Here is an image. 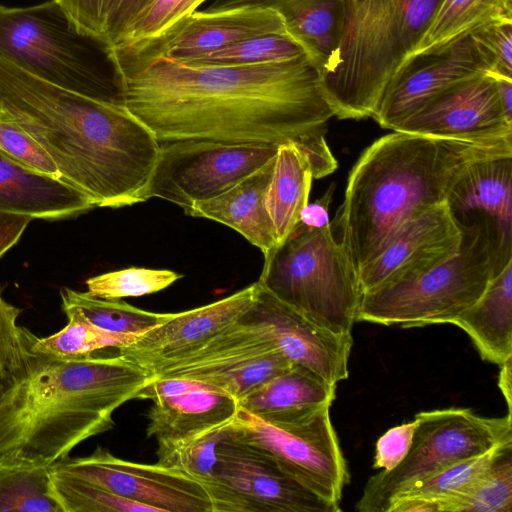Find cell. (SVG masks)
<instances>
[{
	"label": "cell",
	"mask_w": 512,
	"mask_h": 512,
	"mask_svg": "<svg viewBox=\"0 0 512 512\" xmlns=\"http://www.w3.org/2000/svg\"><path fill=\"white\" fill-rule=\"evenodd\" d=\"M123 105L158 142H295L334 116L308 55L251 65H190L110 52Z\"/></svg>",
	"instance_id": "6da1fadb"
},
{
	"label": "cell",
	"mask_w": 512,
	"mask_h": 512,
	"mask_svg": "<svg viewBox=\"0 0 512 512\" xmlns=\"http://www.w3.org/2000/svg\"><path fill=\"white\" fill-rule=\"evenodd\" d=\"M0 106L50 155L60 179L96 207L147 200L160 143L124 105L60 88L0 58Z\"/></svg>",
	"instance_id": "7a4b0ae2"
},
{
	"label": "cell",
	"mask_w": 512,
	"mask_h": 512,
	"mask_svg": "<svg viewBox=\"0 0 512 512\" xmlns=\"http://www.w3.org/2000/svg\"><path fill=\"white\" fill-rule=\"evenodd\" d=\"M512 154V141L467 142L393 131L360 155L335 222L356 272L425 209L447 201L473 164Z\"/></svg>",
	"instance_id": "3957f363"
},
{
	"label": "cell",
	"mask_w": 512,
	"mask_h": 512,
	"mask_svg": "<svg viewBox=\"0 0 512 512\" xmlns=\"http://www.w3.org/2000/svg\"><path fill=\"white\" fill-rule=\"evenodd\" d=\"M152 377L120 354L38 353L29 372L0 397V461L52 466L112 429L113 412Z\"/></svg>",
	"instance_id": "277c9868"
},
{
	"label": "cell",
	"mask_w": 512,
	"mask_h": 512,
	"mask_svg": "<svg viewBox=\"0 0 512 512\" xmlns=\"http://www.w3.org/2000/svg\"><path fill=\"white\" fill-rule=\"evenodd\" d=\"M441 1L342 0L336 45L320 70L321 89L334 116L373 117Z\"/></svg>",
	"instance_id": "5b68a950"
},
{
	"label": "cell",
	"mask_w": 512,
	"mask_h": 512,
	"mask_svg": "<svg viewBox=\"0 0 512 512\" xmlns=\"http://www.w3.org/2000/svg\"><path fill=\"white\" fill-rule=\"evenodd\" d=\"M0 58L60 88L123 105L108 45L80 31L56 0L0 6Z\"/></svg>",
	"instance_id": "8992f818"
},
{
	"label": "cell",
	"mask_w": 512,
	"mask_h": 512,
	"mask_svg": "<svg viewBox=\"0 0 512 512\" xmlns=\"http://www.w3.org/2000/svg\"><path fill=\"white\" fill-rule=\"evenodd\" d=\"M461 227L457 254L413 278L362 293L356 321L421 327L448 323L473 305L496 275L495 235L479 215Z\"/></svg>",
	"instance_id": "52a82bcc"
},
{
	"label": "cell",
	"mask_w": 512,
	"mask_h": 512,
	"mask_svg": "<svg viewBox=\"0 0 512 512\" xmlns=\"http://www.w3.org/2000/svg\"><path fill=\"white\" fill-rule=\"evenodd\" d=\"M257 282L315 325L336 334L351 333L362 292L331 223L321 228L298 223L264 258Z\"/></svg>",
	"instance_id": "ba28073f"
},
{
	"label": "cell",
	"mask_w": 512,
	"mask_h": 512,
	"mask_svg": "<svg viewBox=\"0 0 512 512\" xmlns=\"http://www.w3.org/2000/svg\"><path fill=\"white\" fill-rule=\"evenodd\" d=\"M411 447L392 470L371 476L355 505L359 512H387L401 491L459 461L512 440V417H483L469 408L423 411Z\"/></svg>",
	"instance_id": "9c48e42d"
},
{
	"label": "cell",
	"mask_w": 512,
	"mask_h": 512,
	"mask_svg": "<svg viewBox=\"0 0 512 512\" xmlns=\"http://www.w3.org/2000/svg\"><path fill=\"white\" fill-rule=\"evenodd\" d=\"M230 425V424H229ZM216 465L202 483L212 512H339L261 448L229 430L216 446Z\"/></svg>",
	"instance_id": "30bf717a"
},
{
	"label": "cell",
	"mask_w": 512,
	"mask_h": 512,
	"mask_svg": "<svg viewBox=\"0 0 512 512\" xmlns=\"http://www.w3.org/2000/svg\"><path fill=\"white\" fill-rule=\"evenodd\" d=\"M278 145L180 140L160 145L146 191L147 200L160 198L188 211L215 198L261 168Z\"/></svg>",
	"instance_id": "8fae6325"
},
{
	"label": "cell",
	"mask_w": 512,
	"mask_h": 512,
	"mask_svg": "<svg viewBox=\"0 0 512 512\" xmlns=\"http://www.w3.org/2000/svg\"><path fill=\"white\" fill-rule=\"evenodd\" d=\"M229 430L237 439L269 453L318 495L340 505L349 473L329 406L288 424L269 423L239 406Z\"/></svg>",
	"instance_id": "7c38bea8"
},
{
	"label": "cell",
	"mask_w": 512,
	"mask_h": 512,
	"mask_svg": "<svg viewBox=\"0 0 512 512\" xmlns=\"http://www.w3.org/2000/svg\"><path fill=\"white\" fill-rule=\"evenodd\" d=\"M52 469L89 482L157 512H212L204 486L196 479L159 463L123 460L97 447L85 457H66Z\"/></svg>",
	"instance_id": "4fadbf2b"
},
{
	"label": "cell",
	"mask_w": 512,
	"mask_h": 512,
	"mask_svg": "<svg viewBox=\"0 0 512 512\" xmlns=\"http://www.w3.org/2000/svg\"><path fill=\"white\" fill-rule=\"evenodd\" d=\"M233 325L331 384L348 377L352 334H336L315 325L258 282L253 301Z\"/></svg>",
	"instance_id": "5bb4252c"
},
{
	"label": "cell",
	"mask_w": 512,
	"mask_h": 512,
	"mask_svg": "<svg viewBox=\"0 0 512 512\" xmlns=\"http://www.w3.org/2000/svg\"><path fill=\"white\" fill-rule=\"evenodd\" d=\"M490 72L471 33L447 46L409 55L390 80L373 119L394 130L451 87Z\"/></svg>",
	"instance_id": "9a60e30c"
},
{
	"label": "cell",
	"mask_w": 512,
	"mask_h": 512,
	"mask_svg": "<svg viewBox=\"0 0 512 512\" xmlns=\"http://www.w3.org/2000/svg\"><path fill=\"white\" fill-rule=\"evenodd\" d=\"M292 365L280 352L232 324L198 351L152 376L198 381L239 402Z\"/></svg>",
	"instance_id": "2e32d148"
},
{
	"label": "cell",
	"mask_w": 512,
	"mask_h": 512,
	"mask_svg": "<svg viewBox=\"0 0 512 512\" xmlns=\"http://www.w3.org/2000/svg\"><path fill=\"white\" fill-rule=\"evenodd\" d=\"M392 131L467 142L512 141L495 78L481 74L439 95Z\"/></svg>",
	"instance_id": "e0dca14e"
},
{
	"label": "cell",
	"mask_w": 512,
	"mask_h": 512,
	"mask_svg": "<svg viewBox=\"0 0 512 512\" xmlns=\"http://www.w3.org/2000/svg\"><path fill=\"white\" fill-rule=\"evenodd\" d=\"M463 231L446 202L406 222L371 261L357 271L362 293L413 278L450 259L460 249Z\"/></svg>",
	"instance_id": "ac0fdd59"
},
{
	"label": "cell",
	"mask_w": 512,
	"mask_h": 512,
	"mask_svg": "<svg viewBox=\"0 0 512 512\" xmlns=\"http://www.w3.org/2000/svg\"><path fill=\"white\" fill-rule=\"evenodd\" d=\"M267 34H290L283 16L274 9L195 11L156 38L110 51L134 58L165 57L185 61Z\"/></svg>",
	"instance_id": "d6986e66"
},
{
	"label": "cell",
	"mask_w": 512,
	"mask_h": 512,
	"mask_svg": "<svg viewBox=\"0 0 512 512\" xmlns=\"http://www.w3.org/2000/svg\"><path fill=\"white\" fill-rule=\"evenodd\" d=\"M257 281L216 302L172 313L119 354L153 374L159 368L198 351L232 325L251 304Z\"/></svg>",
	"instance_id": "ffe728a7"
},
{
	"label": "cell",
	"mask_w": 512,
	"mask_h": 512,
	"mask_svg": "<svg viewBox=\"0 0 512 512\" xmlns=\"http://www.w3.org/2000/svg\"><path fill=\"white\" fill-rule=\"evenodd\" d=\"M446 203L460 225L477 215L490 221L497 275L512 261V154L471 165L452 187Z\"/></svg>",
	"instance_id": "44dd1931"
},
{
	"label": "cell",
	"mask_w": 512,
	"mask_h": 512,
	"mask_svg": "<svg viewBox=\"0 0 512 512\" xmlns=\"http://www.w3.org/2000/svg\"><path fill=\"white\" fill-rule=\"evenodd\" d=\"M94 207V202L80 190L33 171L0 150V211L57 220Z\"/></svg>",
	"instance_id": "7402d4cb"
},
{
	"label": "cell",
	"mask_w": 512,
	"mask_h": 512,
	"mask_svg": "<svg viewBox=\"0 0 512 512\" xmlns=\"http://www.w3.org/2000/svg\"><path fill=\"white\" fill-rule=\"evenodd\" d=\"M275 156L228 191L194 204L185 214L210 219L232 228L259 248L266 258L277 246L273 224L265 205Z\"/></svg>",
	"instance_id": "603a6c76"
},
{
	"label": "cell",
	"mask_w": 512,
	"mask_h": 512,
	"mask_svg": "<svg viewBox=\"0 0 512 512\" xmlns=\"http://www.w3.org/2000/svg\"><path fill=\"white\" fill-rule=\"evenodd\" d=\"M336 397V385L312 370L293 364L249 393L238 404L254 416L273 424L305 420Z\"/></svg>",
	"instance_id": "cb8c5ba5"
},
{
	"label": "cell",
	"mask_w": 512,
	"mask_h": 512,
	"mask_svg": "<svg viewBox=\"0 0 512 512\" xmlns=\"http://www.w3.org/2000/svg\"><path fill=\"white\" fill-rule=\"evenodd\" d=\"M448 323L468 334L484 360L501 365L512 357V261L473 305Z\"/></svg>",
	"instance_id": "d4e9b609"
},
{
	"label": "cell",
	"mask_w": 512,
	"mask_h": 512,
	"mask_svg": "<svg viewBox=\"0 0 512 512\" xmlns=\"http://www.w3.org/2000/svg\"><path fill=\"white\" fill-rule=\"evenodd\" d=\"M152 401L146 434L157 441L186 437L230 422L239 408L234 397L213 387Z\"/></svg>",
	"instance_id": "484cf974"
},
{
	"label": "cell",
	"mask_w": 512,
	"mask_h": 512,
	"mask_svg": "<svg viewBox=\"0 0 512 512\" xmlns=\"http://www.w3.org/2000/svg\"><path fill=\"white\" fill-rule=\"evenodd\" d=\"M313 177L309 164L293 142L278 145L265 205L281 245L299 223L308 204Z\"/></svg>",
	"instance_id": "4316f807"
},
{
	"label": "cell",
	"mask_w": 512,
	"mask_h": 512,
	"mask_svg": "<svg viewBox=\"0 0 512 512\" xmlns=\"http://www.w3.org/2000/svg\"><path fill=\"white\" fill-rule=\"evenodd\" d=\"M342 0H278L276 11L289 33L306 49L319 71L337 41Z\"/></svg>",
	"instance_id": "83f0119b"
},
{
	"label": "cell",
	"mask_w": 512,
	"mask_h": 512,
	"mask_svg": "<svg viewBox=\"0 0 512 512\" xmlns=\"http://www.w3.org/2000/svg\"><path fill=\"white\" fill-rule=\"evenodd\" d=\"M501 19L512 20L511 0H442L415 48V53L438 49Z\"/></svg>",
	"instance_id": "f1b7e54d"
},
{
	"label": "cell",
	"mask_w": 512,
	"mask_h": 512,
	"mask_svg": "<svg viewBox=\"0 0 512 512\" xmlns=\"http://www.w3.org/2000/svg\"><path fill=\"white\" fill-rule=\"evenodd\" d=\"M60 296L65 314H77L90 324L113 333L142 335L172 314L142 310L120 299H102L69 288L62 289Z\"/></svg>",
	"instance_id": "f546056e"
},
{
	"label": "cell",
	"mask_w": 512,
	"mask_h": 512,
	"mask_svg": "<svg viewBox=\"0 0 512 512\" xmlns=\"http://www.w3.org/2000/svg\"><path fill=\"white\" fill-rule=\"evenodd\" d=\"M64 512L51 481V466L0 461V512Z\"/></svg>",
	"instance_id": "4dcf8cb0"
},
{
	"label": "cell",
	"mask_w": 512,
	"mask_h": 512,
	"mask_svg": "<svg viewBox=\"0 0 512 512\" xmlns=\"http://www.w3.org/2000/svg\"><path fill=\"white\" fill-rule=\"evenodd\" d=\"M506 442L412 484L396 495L390 505L401 499H420L437 504L439 512H448L454 502L465 497L477 485L491 466L499 448Z\"/></svg>",
	"instance_id": "1f68e13d"
},
{
	"label": "cell",
	"mask_w": 512,
	"mask_h": 512,
	"mask_svg": "<svg viewBox=\"0 0 512 512\" xmlns=\"http://www.w3.org/2000/svg\"><path fill=\"white\" fill-rule=\"evenodd\" d=\"M230 422L186 437L157 441V463L204 483L213 475L216 446L227 433Z\"/></svg>",
	"instance_id": "d6a6232c"
},
{
	"label": "cell",
	"mask_w": 512,
	"mask_h": 512,
	"mask_svg": "<svg viewBox=\"0 0 512 512\" xmlns=\"http://www.w3.org/2000/svg\"><path fill=\"white\" fill-rule=\"evenodd\" d=\"M65 315L67 325L52 335L39 337L34 345L35 352L64 358L83 357L103 349L126 347L141 336L105 331L77 314Z\"/></svg>",
	"instance_id": "836d02e7"
},
{
	"label": "cell",
	"mask_w": 512,
	"mask_h": 512,
	"mask_svg": "<svg viewBox=\"0 0 512 512\" xmlns=\"http://www.w3.org/2000/svg\"><path fill=\"white\" fill-rule=\"evenodd\" d=\"M21 312L4 299L0 283V397L29 372L38 356L34 345L39 337L17 323Z\"/></svg>",
	"instance_id": "e575fe53"
},
{
	"label": "cell",
	"mask_w": 512,
	"mask_h": 512,
	"mask_svg": "<svg viewBox=\"0 0 512 512\" xmlns=\"http://www.w3.org/2000/svg\"><path fill=\"white\" fill-rule=\"evenodd\" d=\"M303 55H308L306 49L291 34H267L180 62L190 65H251L283 62Z\"/></svg>",
	"instance_id": "d590c367"
},
{
	"label": "cell",
	"mask_w": 512,
	"mask_h": 512,
	"mask_svg": "<svg viewBox=\"0 0 512 512\" xmlns=\"http://www.w3.org/2000/svg\"><path fill=\"white\" fill-rule=\"evenodd\" d=\"M512 511V441L498 450L491 466L465 497L454 502L448 512Z\"/></svg>",
	"instance_id": "8d00e7d4"
},
{
	"label": "cell",
	"mask_w": 512,
	"mask_h": 512,
	"mask_svg": "<svg viewBox=\"0 0 512 512\" xmlns=\"http://www.w3.org/2000/svg\"><path fill=\"white\" fill-rule=\"evenodd\" d=\"M51 481L55 496L64 512H157L150 506L55 471L52 466Z\"/></svg>",
	"instance_id": "74e56055"
},
{
	"label": "cell",
	"mask_w": 512,
	"mask_h": 512,
	"mask_svg": "<svg viewBox=\"0 0 512 512\" xmlns=\"http://www.w3.org/2000/svg\"><path fill=\"white\" fill-rule=\"evenodd\" d=\"M180 278L181 274L167 269L130 267L91 277L85 283L90 295L115 300L159 292Z\"/></svg>",
	"instance_id": "f35d334b"
},
{
	"label": "cell",
	"mask_w": 512,
	"mask_h": 512,
	"mask_svg": "<svg viewBox=\"0 0 512 512\" xmlns=\"http://www.w3.org/2000/svg\"><path fill=\"white\" fill-rule=\"evenodd\" d=\"M205 1L207 0H153L131 22L111 49L131 46L162 35L197 11L196 9Z\"/></svg>",
	"instance_id": "ab89813d"
},
{
	"label": "cell",
	"mask_w": 512,
	"mask_h": 512,
	"mask_svg": "<svg viewBox=\"0 0 512 512\" xmlns=\"http://www.w3.org/2000/svg\"><path fill=\"white\" fill-rule=\"evenodd\" d=\"M0 150L19 164L60 179L50 155L26 131L0 111Z\"/></svg>",
	"instance_id": "60d3db41"
},
{
	"label": "cell",
	"mask_w": 512,
	"mask_h": 512,
	"mask_svg": "<svg viewBox=\"0 0 512 512\" xmlns=\"http://www.w3.org/2000/svg\"><path fill=\"white\" fill-rule=\"evenodd\" d=\"M471 35L490 64L489 74L512 79V20L486 23Z\"/></svg>",
	"instance_id": "b9f144b4"
},
{
	"label": "cell",
	"mask_w": 512,
	"mask_h": 512,
	"mask_svg": "<svg viewBox=\"0 0 512 512\" xmlns=\"http://www.w3.org/2000/svg\"><path fill=\"white\" fill-rule=\"evenodd\" d=\"M418 421L403 423L387 430L376 443L373 468L392 470L408 453Z\"/></svg>",
	"instance_id": "7bdbcfd3"
},
{
	"label": "cell",
	"mask_w": 512,
	"mask_h": 512,
	"mask_svg": "<svg viewBox=\"0 0 512 512\" xmlns=\"http://www.w3.org/2000/svg\"><path fill=\"white\" fill-rule=\"evenodd\" d=\"M56 1L80 31L106 43L105 28L111 0Z\"/></svg>",
	"instance_id": "ee69618b"
},
{
	"label": "cell",
	"mask_w": 512,
	"mask_h": 512,
	"mask_svg": "<svg viewBox=\"0 0 512 512\" xmlns=\"http://www.w3.org/2000/svg\"><path fill=\"white\" fill-rule=\"evenodd\" d=\"M293 143L306 158L313 179L323 178L337 169V160L325 140L324 126L303 134Z\"/></svg>",
	"instance_id": "f6af8a7d"
},
{
	"label": "cell",
	"mask_w": 512,
	"mask_h": 512,
	"mask_svg": "<svg viewBox=\"0 0 512 512\" xmlns=\"http://www.w3.org/2000/svg\"><path fill=\"white\" fill-rule=\"evenodd\" d=\"M153 0H111L105 28V41L113 48L131 22Z\"/></svg>",
	"instance_id": "bcb514c9"
},
{
	"label": "cell",
	"mask_w": 512,
	"mask_h": 512,
	"mask_svg": "<svg viewBox=\"0 0 512 512\" xmlns=\"http://www.w3.org/2000/svg\"><path fill=\"white\" fill-rule=\"evenodd\" d=\"M32 219L26 214L0 211V257L18 242Z\"/></svg>",
	"instance_id": "7dc6e473"
},
{
	"label": "cell",
	"mask_w": 512,
	"mask_h": 512,
	"mask_svg": "<svg viewBox=\"0 0 512 512\" xmlns=\"http://www.w3.org/2000/svg\"><path fill=\"white\" fill-rule=\"evenodd\" d=\"M334 189L332 184L321 198L308 203L300 213L299 223L310 228H321L330 224L328 211Z\"/></svg>",
	"instance_id": "c3c4849f"
},
{
	"label": "cell",
	"mask_w": 512,
	"mask_h": 512,
	"mask_svg": "<svg viewBox=\"0 0 512 512\" xmlns=\"http://www.w3.org/2000/svg\"><path fill=\"white\" fill-rule=\"evenodd\" d=\"M499 372L498 386L506 400L508 413L512 408V357L503 362Z\"/></svg>",
	"instance_id": "681fc988"
},
{
	"label": "cell",
	"mask_w": 512,
	"mask_h": 512,
	"mask_svg": "<svg viewBox=\"0 0 512 512\" xmlns=\"http://www.w3.org/2000/svg\"><path fill=\"white\" fill-rule=\"evenodd\" d=\"M493 77L495 78L501 105L507 116L512 118V79L496 76Z\"/></svg>",
	"instance_id": "f907efd6"
},
{
	"label": "cell",
	"mask_w": 512,
	"mask_h": 512,
	"mask_svg": "<svg viewBox=\"0 0 512 512\" xmlns=\"http://www.w3.org/2000/svg\"><path fill=\"white\" fill-rule=\"evenodd\" d=\"M0 111H1V106H0Z\"/></svg>",
	"instance_id": "816d5d0a"
}]
</instances>
